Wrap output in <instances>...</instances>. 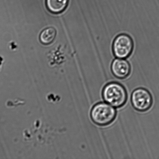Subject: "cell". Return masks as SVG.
<instances>
[{
    "mask_svg": "<svg viewBox=\"0 0 159 159\" xmlns=\"http://www.w3.org/2000/svg\"><path fill=\"white\" fill-rule=\"evenodd\" d=\"M102 96L105 102L117 108L124 107L128 99L125 87L116 82L109 83L105 85L102 90Z\"/></svg>",
    "mask_w": 159,
    "mask_h": 159,
    "instance_id": "obj_1",
    "label": "cell"
},
{
    "mask_svg": "<svg viewBox=\"0 0 159 159\" xmlns=\"http://www.w3.org/2000/svg\"><path fill=\"white\" fill-rule=\"evenodd\" d=\"M115 108L106 102L96 104L90 112L92 120L96 125L101 127L110 125L116 118L117 112Z\"/></svg>",
    "mask_w": 159,
    "mask_h": 159,
    "instance_id": "obj_2",
    "label": "cell"
},
{
    "mask_svg": "<svg viewBox=\"0 0 159 159\" xmlns=\"http://www.w3.org/2000/svg\"><path fill=\"white\" fill-rule=\"evenodd\" d=\"M68 0H46L48 10L53 13L63 12L68 6Z\"/></svg>",
    "mask_w": 159,
    "mask_h": 159,
    "instance_id": "obj_6",
    "label": "cell"
},
{
    "mask_svg": "<svg viewBox=\"0 0 159 159\" xmlns=\"http://www.w3.org/2000/svg\"><path fill=\"white\" fill-rule=\"evenodd\" d=\"M133 49V40L130 36L127 34L118 35L113 42V53L118 58H127L132 54Z\"/></svg>",
    "mask_w": 159,
    "mask_h": 159,
    "instance_id": "obj_4",
    "label": "cell"
},
{
    "mask_svg": "<svg viewBox=\"0 0 159 159\" xmlns=\"http://www.w3.org/2000/svg\"><path fill=\"white\" fill-rule=\"evenodd\" d=\"M131 102L135 110L140 112H145L152 107L153 98L148 90L146 89L138 88L132 92Z\"/></svg>",
    "mask_w": 159,
    "mask_h": 159,
    "instance_id": "obj_3",
    "label": "cell"
},
{
    "mask_svg": "<svg viewBox=\"0 0 159 159\" xmlns=\"http://www.w3.org/2000/svg\"><path fill=\"white\" fill-rule=\"evenodd\" d=\"M111 70L112 74L117 78L124 79L130 75L131 68L127 60L118 58L112 62Z\"/></svg>",
    "mask_w": 159,
    "mask_h": 159,
    "instance_id": "obj_5",
    "label": "cell"
},
{
    "mask_svg": "<svg viewBox=\"0 0 159 159\" xmlns=\"http://www.w3.org/2000/svg\"><path fill=\"white\" fill-rule=\"evenodd\" d=\"M56 31L54 28H48L41 33L40 35V42L44 44H49L52 43L55 38Z\"/></svg>",
    "mask_w": 159,
    "mask_h": 159,
    "instance_id": "obj_7",
    "label": "cell"
}]
</instances>
